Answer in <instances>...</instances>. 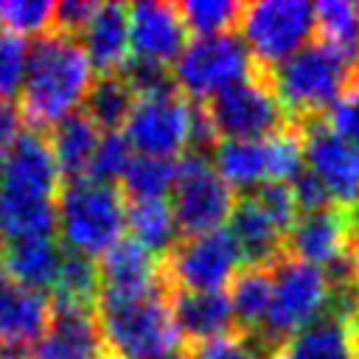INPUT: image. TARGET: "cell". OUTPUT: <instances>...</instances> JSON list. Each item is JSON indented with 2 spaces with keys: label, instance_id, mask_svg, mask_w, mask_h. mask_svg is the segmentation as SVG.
Wrapping results in <instances>:
<instances>
[{
  "label": "cell",
  "instance_id": "1",
  "mask_svg": "<svg viewBox=\"0 0 359 359\" xmlns=\"http://www.w3.org/2000/svg\"><path fill=\"white\" fill-rule=\"evenodd\" d=\"M93 84V65L79 39L45 34L28 48L25 76L20 87V115L34 132H45L65 115L76 112Z\"/></svg>",
  "mask_w": 359,
  "mask_h": 359
},
{
  "label": "cell",
  "instance_id": "2",
  "mask_svg": "<svg viewBox=\"0 0 359 359\" xmlns=\"http://www.w3.org/2000/svg\"><path fill=\"white\" fill-rule=\"evenodd\" d=\"M95 323L107 359H154L182 345L165 278L160 286L135 294L98 292Z\"/></svg>",
  "mask_w": 359,
  "mask_h": 359
},
{
  "label": "cell",
  "instance_id": "3",
  "mask_svg": "<svg viewBox=\"0 0 359 359\" xmlns=\"http://www.w3.org/2000/svg\"><path fill=\"white\" fill-rule=\"evenodd\" d=\"M292 126L323 118L334 101L359 84V62L328 42H309L283 62L264 70Z\"/></svg>",
  "mask_w": 359,
  "mask_h": 359
},
{
  "label": "cell",
  "instance_id": "4",
  "mask_svg": "<svg viewBox=\"0 0 359 359\" xmlns=\"http://www.w3.org/2000/svg\"><path fill=\"white\" fill-rule=\"evenodd\" d=\"M272 269V303L258 334L247 337L261 356H272L278 345H283L292 334L320 320L331 306V280L325 269L297 261L292 255H280Z\"/></svg>",
  "mask_w": 359,
  "mask_h": 359
},
{
  "label": "cell",
  "instance_id": "5",
  "mask_svg": "<svg viewBox=\"0 0 359 359\" xmlns=\"http://www.w3.org/2000/svg\"><path fill=\"white\" fill-rule=\"evenodd\" d=\"M126 205L115 185L87 177L65 180L56 194V233L67 252L95 258L123 238Z\"/></svg>",
  "mask_w": 359,
  "mask_h": 359
},
{
  "label": "cell",
  "instance_id": "6",
  "mask_svg": "<svg viewBox=\"0 0 359 359\" xmlns=\"http://www.w3.org/2000/svg\"><path fill=\"white\" fill-rule=\"evenodd\" d=\"M210 151L213 168L230 191H258L269 182H292L303 168L300 132L292 123L264 137L216 140Z\"/></svg>",
  "mask_w": 359,
  "mask_h": 359
},
{
  "label": "cell",
  "instance_id": "7",
  "mask_svg": "<svg viewBox=\"0 0 359 359\" xmlns=\"http://www.w3.org/2000/svg\"><path fill=\"white\" fill-rule=\"evenodd\" d=\"M255 70V59L250 56L244 39L230 31L185 42L171 67V79L188 98H213L216 93L250 79Z\"/></svg>",
  "mask_w": 359,
  "mask_h": 359
},
{
  "label": "cell",
  "instance_id": "8",
  "mask_svg": "<svg viewBox=\"0 0 359 359\" xmlns=\"http://www.w3.org/2000/svg\"><path fill=\"white\" fill-rule=\"evenodd\" d=\"M238 28L250 56L266 70L309 45L317 20L306 0H258L244 6Z\"/></svg>",
  "mask_w": 359,
  "mask_h": 359
},
{
  "label": "cell",
  "instance_id": "9",
  "mask_svg": "<svg viewBox=\"0 0 359 359\" xmlns=\"http://www.w3.org/2000/svg\"><path fill=\"white\" fill-rule=\"evenodd\" d=\"M241 250L233 236L219 227L199 236H185L165 252L160 266L168 289L185 292H224L241 269Z\"/></svg>",
  "mask_w": 359,
  "mask_h": 359
},
{
  "label": "cell",
  "instance_id": "10",
  "mask_svg": "<svg viewBox=\"0 0 359 359\" xmlns=\"http://www.w3.org/2000/svg\"><path fill=\"white\" fill-rule=\"evenodd\" d=\"M205 115L222 140H247L264 137L289 123L283 107L278 104L264 67H258L250 79L216 93L205 104Z\"/></svg>",
  "mask_w": 359,
  "mask_h": 359
},
{
  "label": "cell",
  "instance_id": "11",
  "mask_svg": "<svg viewBox=\"0 0 359 359\" xmlns=\"http://www.w3.org/2000/svg\"><path fill=\"white\" fill-rule=\"evenodd\" d=\"M168 205L174 210L177 230L185 236H199L208 230H219L230 219L236 196L205 154L188 151L177 163Z\"/></svg>",
  "mask_w": 359,
  "mask_h": 359
},
{
  "label": "cell",
  "instance_id": "12",
  "mask_svg": "<svg viewBox=\"0 0 359 359\" xmlns=\"http://www.w3.org/2000/svg\"><path fill=\"white\" fill-rule=\"evenodd\" d=\"M191 101L174 87L165 93L140 95L123 123V137L137 154L168 157L188 149L191 137Z\"/></svg>",
  "mask_w": 359,
  "mask_h": 359
},
{
  "label": "cell",
  "instance_id": "13",
  "mask_svg": "<svg viewBox=\"0 0 359 359\" xmlns=\"http://www.w3.org/2000/svg\"><path fill=\"white\" fill-rule=\"evenodd\" d=\"M306 168L320 180L334 205L359 210V149L334 135L323 118L297 123Z\"/></svg>",
  "mask_w": 359,
  "mask_h": 359
},
{
  "label": "cell",
  "instance_id": "14",
  "mask_svg": "<svg viewBox=\"0 0 359 359\" xmlns=\"http://www.w3.org/2000/svg\"><path fill=\"white\" fill-rule=\"evenodd\" d=\"M62 188V174L45 132H22L0 157V196L50 199Z\"/></svg>",
  "mask_w": 359,
  "mask_h": 359
},
{
  "label": "cell",
  "instance_id": "15",
  "mask_svg": "<svg viewBox=\"0 0 359 359\" xmlns=\"http://www.w3.org/2000/svg\"><path fill=\"white\" fill-rule=\"evenodd\" d=\"M353 227L356 210H345L339 205L300 213L286 236V255L320 269L339 266L342 261H348Z\"/></svg>",
  "mask_w": 359,
  "mask_h": 359
},
{
  "label": "cell",
  "instance_id": "16",
  "mask_svg": "<svg viewBox=\"0 0 359 359\" xmlns=\"http://www.w3.org/2000/svg\"><path fill=\"white\" fill-rule=\"evenodd\" d=\"M129 11V56L168 67L185 48V22L174 3L143 0L126 6Z\"/></svg>",
  "mask_w": 359,
  "mask_h": 359
},
{
  "label": "cell",
  "instance_id": "17",
  "mask_svg": "<svg viewBox=\"0 0 359 359\" xmlns=\"http://www.w3.org/2000/svg\"><path fill=\"white\" fill-rule=\"evenodd\" d=\"M28 359H107L93 306L50 300V323Z\"/></svg>",
  "mask_w": 359,
  "mask_h": 359
},
{
  "label": "cell",
  "instance_id": "18",
  "mask_svg": "<svg viewBox=\"0 0 359 359\" xmlns=\"http://www.w3.org/2000/svg\"><path fill=\"white\" fill-rule=\"evenodd\" d=\"M81 50L93 70L121 73L129 62V11L123 3H98L81 34Z\"/></svg>",
  "mask_w": 359,
  "mask_h": 359
},
{
  "label": "cell",
  "instance_id": "19",
  "mask_svg": "<svg viewBox=\"0 0 359 359\" xmlns=\"http://www.w3.org/2000/svg\"><path fill=\"white\" fill-rule=\"evenodd\" d=\"M356 320L325 311L311 325L292 334L269 359H356Z\"/></svg>",
  "mask_w": 359,
  "mask_h": 359
},
{
  "label": "cell",
  "instance_id": "20",
  "mask_svg": "<svg viewBox=\"0 0 359 359\" xmlns=\"http://www.w3.org/2000/svg\"><path fill=\"white\" fill-rule=\"evenodd\" d=\"M98 292L135 294L163 283L160 264L149 250L132 238H118L104 255H98Z\"/></svg>",
  "mask_w": 359,
  "mask_h": 359
},
{
  "label": "cell",
  "instance_id": "21",
  "mask_svg": "<svg viewBox=\"0 0 359 359\" xmlns=\"http://www.w3.org/2000/svg\"><path fill=\"white\" fill-rule=\"evenodd\" d=\"M171 317L182 342H205L230 334L233 314L227 292H185L171 289Z\"/></svg>",
  "mask_w": 359,
  "mask_h": 359
},
{
  "label": "cell",
  "instance_id": "22",
  "mask_svg": "<svg viewBox=\"0 0 359 359\" xmlns=\"http://www.w3.org/2000/svg\"><path fill=\"white\" fill-rule=\"evenodd\" d=\"M227 233L238 244L241 258H250V264L269 266L286 252V236L275 227V222L264 213V208L252 199V194L236 199L230 210Z\"/></svg>",
  "mask_w": 359,
  "mask_h": 359
},
{
  "label": "cell",
  "instance_id": "23",
  "mask_svg": "<svg viewBox=\"0 0 359 359\" xmlns=\"http://www.w3.org/2000/svg\"><path fill=\"white\" fill-rule=\"evenodd\" d=\"M50 323V297L42 292L3 283L0 286V342L25 348L36 342Z\"/></svg>",
  "mask_w": 359,
  "mask_h": 359
},
{
  "label": "cell",
  "instance_id": "24",
  "mask_svg": "<svg viewBox=\"0 0 359 359\" xmlns=\"http://www.w3.org/2000/svg\"><path fill=\"white\" fill-rule=\"evenodd\" d=\"M6 275L17 286L42 292L53 289L62 266V250L53 244V236H39V238H11L0 247Z\"/></svg>",
  "mask_w": 359,
  "mask_h": 359
},
{
  "label": "cell",
  "instance_id": "25",
  "mask_svg": "<svg viewBox=\"0 0 359 359\" xmlns=\"http://www.w3.org/2000/svg\"><path fill=\"white\" fill-rule=\"evenodd\" d=\"M45 137H48V146L53 151V160L59 165L62 182H65V180H79L87 174V165H90L93 151L101 137V129L81 109H76V112L65 115L59 123H53Z\"/></svg>",
  "mask_w": 359,
  "mask_h": 359
},
{
  "label": "cell",
  "instance_id": "26",
  "mask_svg": "<svg viewBox=\"0 0 359 359\" xmlns=\"http://www.w3.org/2000/svg\"><path fill=\"white\" fill-rule=\"evenodd\" d=\"M227 300H230L233 325H238L244 337L258 334L272 303V269L261 264L241 266L230 280Z\"/></svg>",
  "mask_w": 359,
  "mask_h": 359
},
{
  "label": "cell",
  "instance_id": "27",
  "mask_svg": "<svg viewBox=\"0 0 359 359\" xmlns=\"http://www.w3.org/2000/svg\"><path fill=\"white\" fill-rule=\"evenodd\" d=\"M126 227L151 255H163L177 244V219L168 199H132L126 205Z\"/></svg>",
  "mask_w": 359,
  "mask_h": 359
},
{
  "label": "cell",
  "instance_id": "28",
  "mask_svg": "<svg viewBox=\"0 0 359 359\" xmlns=\"http://www.w3.org/2000/svg\"><path fill=\"white\" fill-rule=\"evenodd\" d=\"M137 95L129 87V81L121 73H104L98 79H93L87 95H84V107L81 112L104 132H118V126L126 123L132 107H135Z\"/></svg>",
  "mask_w": 359,
  "mask_h": 359
},
{
  "label": "cell",
  "instance_id": "29",
  "mask_svg": "<svg viewBox=\"0 0 359 359\" xmlns=\"http://www.w3.org/2000/svg\"><path fill=\"white\" fill-rule=\"evenodd\" d=\"M0 233L11 238H39L56 233V202L0 196Z\"/></svg>",
  "mask_w": 359,
  "mask_h": 359
},
{
  "label": "cell",
  "instance_id": "30",
  "mask_svg": "<svg viewBox=\"0 0 359 359\" xmlns=\"http://www.w3.org/2000/svg\"><path fill=\"white\" fill-rule=\"evenodd\" d=\"M177 177V160L135 154L121 177L123 194L132 199H165Z\"/></svg>",
  "mask_w": 359,
  "mask_h": 359
},
{
  "label": "cell",
  "instance_id": "31",
  "mask_svg": "<svg viewBox=\"0 0 359 359\" xmlns=\"http://www.w3.org/2000/svg\"><path fill=\"white\" fill-rule=\"evenodd\" d=\"M314 20L323 42L334 45L359 62V6L348 0H323L314 6Z\"/></svg>",
  "mask_w": 359,
  "mask_h": 359
},
{
  "label": "cell",
  "instance_id": "32",
  "mask_svg": "<svg viewBox=\"0 0 359 359\" xmlns=\"http://www.w3.org/2000/svg\"><path fill=\"white\" fill-rule=\"evenodd\" d=\"M98 294V269L93 258L65 252L59 278L53 283V297L56 303H76V306H95Z\"/></svg>",
  "mask_w": 359,
  "mask_h": 359
},
{
  "label": "cell",
  "instance_id": "33",
  "mask_svg": "<svg viewBox=\"0 0 359 359\" xmlns=\"http://www.w3.org/2000/svg\"><path fill=\"white\" fill-rule=\"evenodd\" d=\"M180 17L188 31L196 36H213V34H230L238 20L244 6L236 0H185L177 6Z\"/></svg>",
  "mask_w": 359,
  "mask_h": 359
},
{
  "label": "cell",
  "instance_id": "34",
  "mask_svg": "<svg viewBox=\"0 0 359 359\" xmlns=\"http://www.w3.org/2000/svg\"><path fill=\"white\" fill-rule=\"evenodd\" d=\"M0 25L17 36H45L53 31V3L48 0H11L0 3Z\"/></svg>",
  "mask_w": 359,
  "mask_h": 359
},
{
  "label": "cell",
  "instance_id": "35",
  "mask_svg": "<svg viewBox=\"0 0 359 359\" xmlns=\"http://www.w3.org/2000/svg\"><path fill=\"white\" fill-rule=\"evenodd\" d=\"M132 146L126 143V137L121 132H104L98 137V146L93 151V160L87 165V180H95V182H104V185H112L123 177L129 160H132Z\"/></svg>",
  "mask_w": 359,
  "mask_h": 359
},
{
  "label": "cell",
  "instance_id": "36",
  "mask_svg": "<svg viewBox=\"0 0 359 359\" xmlns=\"http://www.w3.org/2000/svg\"><path fill=\"white\" fill-rule=\"evenodd\" d=\"M28 62V45L22 36L0 28V98L14 101V95L22 87Z\"/></svg>",
  "mask_w": 359,
  "mask_h": 359
},
{
  "label": "cell",
  "instance_id": "37",
  "mask_svg": "<svg viewBox=\"0 0 359 359\" xmlns=\"http://www.w3.org/2000/svg\"><path fill=\"white\" fill-rule=\"evenodd\" d=\"M252 199L264 208V213L275 222V227H278L283 236H289L292 224H294L297 216H300L289 182H269V185H261L258 191H252Z\"/></svg>",
  "mask_w": 359,
  "mask_h": 359
},
{
  "label": "cell",
  "instance_id": "38",
  "mask_svg": "<svg viewBox=\"0 0 359 359\" xmlns=\"http://www.w3.org/2000/svg\"><path fill=\"white\" fill-rule=\"evenodd\" d=\"M185 353L188 359H258L261 356L244 334H222V337L191 345Z\"/></svg>",
  "mask_w": 359,
  "mask_h": 359
},
{
  "label": "cell",
  "instance_id": "39",
  "mask_svg": "<svg viewBox=\"0 0 359 359\" xmlns=\"http://www.w3.org/2000/svg\"><path fill=\"white\" fill-rule=\"evenodd\" d=\"M323 121L334 135H339L342 140L359 149V84L351 87L339 101H334V107L323 115Z\"/></svg>",
  "mask_w": 359,
  "mask_h": 359
},
{
  "label": "cell",
  "instance_id": "40",
  "mask_svg": "<svg viewBox=\"0 0 359 359\" xmlns=\"http://www.w3.org/2000/svg\"><path fill=\"white\" fill-rule=\"evenodd\" d=\"M98 3H87V0H62L53 3V31L65 34V36H79L81 28L87 25V20L93 17Z\"/></svg>",
  "mask_w": 359,
  "mask_h": 359
},
{
  "label": "cell",
  "instance_id": "41",
  "mask_svg": "<svg viewBox=\"0 0 359 359\" xmlns=\"http://www.w3.org/2000/svg\"><path fill=\"white\" fill-rule=\"evenodd\" d=\"M289 188H292V194H294L297 210H303V213H311V210H320V208L334 205L331 196L325 194V188L320 185V180H317L306 165L294 174V180L289 182Z\"/></svg>",
  "mask_w": 359,
  "mask_h": 359
},
{
  "label": "cell",
  "instance_id": "42",
  "mask_svg": "<svg viewBox=\"0 0 359 359\" xmlns=\"http://www.w3.org/2000/svg\"><path fill=\"white\" fill-rule=\"evenodd\" d=\"M348 264H351L353 289L359 294V210H356V227H353V238H351V250H348Z\"/></svg>",
  "mask_w": 359,
  "mask_h": 359
},
{
  "label": "cell",
  "instance_id": "43",
  "mask_svg": "<svg viewBox=\"0 0 359 359\" xmlns=\"http://www.w3.org/2000/svg\"><path fill=\"white\" fill-rule=\"evenodd\" d=\"M154 359H188V353L185 351H168V353H160Z\"/></svg>",
  "mask_w": 359,
  "mask_h": 359
},
{
  "label": "cell",
  "instance_id": "44",
  "mask_svg": "<svg viewBox=\"0 0 359 359\" xmlns=\"http://www.w3.org/2000/svg\"><path fill=\"white\" fill-rule=\"evenodd\" d=\"M3 280H6V266H3V255H0V286H3Z\"/></svg>",
  "mask_w": 359,
  "mask_h": 359
},
{
  "label": "cell",
  "instance_id": "45",
  "mask_svg": "<svg viewBox=\"0 0 359 359\" xmlns=\"http://www.w3.org/2000/svg\"><path fill=\"white\" fill-rule=\"evenodd\" d=\"M356 345H359V320H356ZM359 359V356H356Z\"/></svg>",
  "mask_w": 359,
  "mask_h": 359
},
{
  "label": "cell",
  "instance_id": "46",
  "mask_svg": "<svg viewBox=\"0 0 359 359\" xmlns=\"http://www.w3.org/2000/svg\"><path fill=\"white\" fill-rule=\"evenodd\" d=\"M258 359H269V356H258Z\"/></svg>",
  "mask_w": 359,
  "mask_h": 359
}]
</instances>
